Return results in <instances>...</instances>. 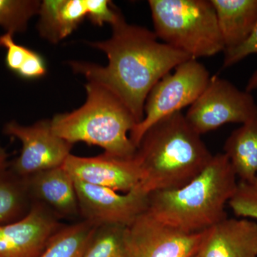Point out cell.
Returning <instances> with one entry per match:
<instances>
[{"instance_id": "1", "label": "cell", "mask_w": 257, "mask_h": 257, "mask_svg": "<svg viewBox=\"0 0 257 257\" xmlns=\"http://www.w3.org/2000/svg\"><path fill=\"white\" fill-rule=\"evenodd\" d=\"M111 27L112 35L109 40L90 44L106 54L107 65L79 62H71L70 65L74 72L85 76L88 82L100 84L117 96L139 124L154 86L172 69L192 58L159 42L155 32L130 25L123 16Z\"/></svg>"}, {"instance_id": "2", "label": "cell", "mask_w": 257, "mask_h": 257, "mask_svg": "<svg viewBox=\"0 0 257 257\" xmlns=\"http://www.w3.org/2000/svg\"><path fill=\"white\" fill-rule=\"evenodd\" d=\"M213 155L182 111L149 128L135 158L142 172L139 188L147 194L183 187L197 177Z\"/></svg>"}, {"instance_id": "3", "label": "cell", "mask_w": 257, "mask_h": 257, "mask_svg": "<svg viewBox=\"0 0 257 257\" xmlns=\"http://www.w3.org/2000/svg\"><path fill=\"white\" fill-rule=\"evenodd\" d=\"M237 184L227 157L218 154L183 187L149 194L147 211L157 220L179 231L202 232L227 218L225 207Z\"/></svg>"}, {"instance_id": "4", "label": "cell", "mask_w": 257, "mask_h": 257, "mask_svg": "<svg viewBox=\"0 0 257 257\" xmlns=\"http://www.w3.org/2000/svg\"><path fill=\"white\" fill-rule=\"evenodd\" d=\"M86 90L87 98L84 105L50 120L52 131L72 145L84 143L101 147L111 156L134 158L137 147L130 135L138 122L133 113L100 84L88 82Z\"/></svg>"}, {"instance_id": "5", "label": "cell", "mask_w": 257, "mask_h": 257, "mask_svg": "<svg viewBox=\"0 0 257 257\" xmlns=\"http://www.w3.org/2000/svg\"><path fill=\"white\" fill-rule=\"evenodd\" d=\"M155 35L164 43L197 60L224 52L210 0H150Z\"/></svg>"}, {"instance_id": "6", "label": "cell", "mask_w": 257, "mask_h": 257, "mask_svg": "<svg viewBox=\"0 0 257 257\" xmlns=\"http://www.w3.org/2000/svg\"><path fill=\"white\" fill-rule=\"evenodd\" d=\"M209 71L195 59L182 62L154 86L147 96L143 119L130 135L136 147L149 128L166 116L191 106L204 92L210 79Z\"/></svg>"}, {"instance_id": "7", "label": "cell", "mask_w": 257, "mask_h": 257, "mask_svg": "<svg viewBox=\"0 0 257 257\" xmlns=\"http://www.w3.org/2000/svg\"><path fill=\"white\" fill-rule=\"evenodd\" d=\"M257 116V104L251 93L239 90L218 76L210 77L204 92L189 107L186 119L202 135L223 125L244 124Z\"/></svg>"}, {"instance_id": "8", "label": "cell", "mask_w": 257, "mask_h": 257, "mask_svg": "<svg viewBox=\"0 0 257 257\" xmlns=\"http://www.w3.org/2000/svg\"><path fill=\"white\" fill-rule=\"evenodd\" d=\"M3 133L22 144L20 155L11 161L10 167L15 175L24 179L63 165L73 146L54 133L49 120L32 126L11 121L5 124Z\"/></svg>"}, {"instance_id": "9", "label": "cell", "mask_w": 257, "mask_h": 257, "mask_svg": "<svg viewBox=\"0 0 257 257\" xmlns=\"http://www.w3.org/2000/svg\"><path fill=\"white\" fill-rule=\"evenodd\" d=\"M205 231L193 234L179 231L157 220L146 210L125 227V244L128 257H193Z\"/></svg>"}, {"instance_id": "10", "label": "cell", "mask_w": 257, "mask_h": 257, "mask_svg": "<svg viewBox=\"0 0 257 257\" xmlns=\"http://www.w3.org/2000/svg\"><path fill=\"white\" fill-rule=\"evenodd\" d=\"M74 181L79 214L96 226H127L147 210L149 194L138 188L120 194L112 189Z\"/></svg>"}, {"instance_id": "11", "label": "cell", "mask_w": 257, "mask_h": 257, "mask_svg": "<svg viewBox=\"0 0 257 257\" xmlns=\"http://www.w3.org/2000/svg\"><path fill=\"white\" fill-rule=\"evenodd\" d=\"M57 216L42 203L32 202L22 219L0 224V257H37L60 229Z\"/></svg>"}, {"instance_id": "12", "label": "cell", "mask_w": 257, "mask_h": 257, "mask_svg": "<svg viewBox=\"0 0 257 257\" xmlns=\"http://www.w3.org/2000/svg\"><path fill=\"white\" fill-rule=\"evenodd\" d=\"M63 167L75 180L116 192H131L138 188L142 179L141 169L135 157L123 159L106 153L82 157L71 154Z\"/></svg>"}, {"instance_id": "13", "label": "cell", "mask_w": 257, "mask_h": 257, "mask_svg": "<svg viewBox=\"0 0 257 257\" xmlns=\"http://www.w3.org/2000/svg\"><path fill=\"white\" fill-rule=\"evenodd\" d=\"M197 257H257V224L226 219L204 231Z\"/></svg>"}, {"instance_id": "14", "label": "cell", "mask_w": 257, "mask_h": 257, "mask_svg": "<svg viewBox=\"0 0 257 257\" xmlns=\"http://www.w3.org/2000/svg\"><path fill=\"white\" fill-rule=\"evenodd\" d=\"M25 179L32 199L45 204L56 215L74 216L79 214L74 179L63 165Z\"/></svg>"}, {"instance_id": "15", "label": "cell", "mask_w": 257, "mask_h": 257, "mask_svg": "<svg viewBox=\"0 0 257 257\" xmlns=\"http://www.w3.org/2000/svg\"><path fill=\"white\" fill-rule=\"evenodd\" d=\"M225 50L239 46L257 25V0H210Z\"/></svg>"}, {"instance_id": "16", "label": "cell", "mask_w": 257, "mask_h": 257, "mask_svg": "<svg viewBox=\"0 0 257 257\" xmlns=\"http://www.w3.org/2000/svg\"><path fill=\"white\" fill-rule=\"evenodd\" d=\"M38 14L40 35L51 43H58L87 17L86 0H45Z\"/></svg>"}, {"instance_id": "17", "label": "cell", "mask_w": 257, "mask_h": 257, "mask_svg": "<svg viewBox=\"0 0 257 257\" xmlns=\"http://www.w3.org/2000/svg\"><path fill=\"white\" fill-rule=\"evenodd\" d=\"M10 163L9 154L0 145V224L22 219L32 204L26 179L15 175Z\"/></svg>"}, {"instance_id": "18", "label": "cell", "mask_w": 257, "mask_h": 257, "mask_svg": "<svg viewBox=\"0 0 257 257\" xmlns=\"http://www.w3.org/2000/svg\"><path fill=\"white\" fill-rule=\"evenodd\" d=\"M224 151L240 181L257 177V116L231 133Z\"/></svg>"}, {"instance_id": "19", "label": "cell", "mask_w": 257, "mask_h": 257, "mask_svg": "<svg viewBox=\"0 0 257 257\" xmlns=\"http://www.w3.org/2000/svg\"><path fill=\"white\" fill-rule=\"evenodd\" d=\"M96 227L84 220L60 228L37 257H82Z\"/></svg>"}, {"instance_id": "20", "label": "cell", "mask_w": 257, "mask_h": 257, "mask_svg": "<svg viewBox=\"0 0 257 257\" xmlns=\"http://www.w3.org/2000/svg\"><path fill=\"white\" fill-rule=\"evenodd\" d=\"M125 227L117 224L97 226L82 257H128L125 244Z\"/></svg>"}, {"instance_id": "21", "label": "cell", "mask_w": 257, "mask_h": 257, "mask_svg": "<svg viewBox=\"0 0 257 257\" xmlns=\"http://www.w3.org/2000/svg\"><path fill=\"white\" fill-rule=\"evenodd\" d=\"M40 5L36 0H0V26L13 35L26 31L29 20L38 14Z\"/></svg>"}, {"instance_id": "22", "label": "cell", "mask_w": 257, "mask_h": 257, "mask_svg": "<svg viewBox=\"0 0 257 257\" xmlns=\"http://www.w3.org/2000/svg\"><path fill=\"white\" fill-rule=\"evenodd\" d=\"M228 204L236 216L257 220V177L246 182L240 181Z\"/></svg>"}, {"instance_id": "23", "label": "cell", "mask_w": 257, "mask_h": 257, "mask_svg": "<svg viewBox=\"0 0 257 257\" xmlns=\"http://www.w3.org/2000/svg\"><path fill=\"white\" fill-rule=\"evenodd\" d=\"M224 59L223 67H231L243 60L248 56L257 54V25L251 36L243 43L234 48L226 49L224 51ZM257 89V70L253 72L246 84V92L251 93Z\"/></svg>"}, {"instance_id": "24", "label": "cell", "mask_w": 257, "mask_h": 257, "mask_svg": "<svg viewBox=\"0 0 257 257\" xmlns=\"http://www.w3.org/2000/svg\"><path fill=\"white\" fill-rule=\"evenodd\" d=\"M86 6L87 18L97 26H102L105 23L112 26L122 16L107 0H86Z\"/></svg>"}, {"instance_id": "25", "label": "cell", "mask_w": 257, "mask_h": 257, "mask_svg": "<svg viewBox=\"0 0 257 257\" xmlns=\"http://www.w3.org/2000/svg\"><path fill=\"white\" fill-rule=\"evenodd\" d=\"M14 35L6 32L0 35V47L7 50L6 63L8 68L17 74L30 54V49L18 45L14 40Z\"/></svg>"}, {"instance_id": "26", "label": "cell", "mask_w": 257, "mask_h": 257, "mask_svg": "<svg viewBox=\"0 0 257 257\" xmlns=\"http://www.w3.org/2000/svg\"><path fill=\"white\" fill-rule=\"evenodd\" d=\"M47 73V66L40 54L30 51L17 74L23 79H34L44 77Z\"/></svg>"}, {"instance_id": "27", "label": "cell", "mask_w": 257, "mask_h": 257, "mask_svg": "<svg viewBox=\"0 0 257 257\" xmlns=\"http://www.w3.org/2000/svg\"><path fill=\"white\" fill-rule=\"evenodd\" d=\"M193 257H197V254L194 255V256H193Z\"/></svg>"}]
</instances>
